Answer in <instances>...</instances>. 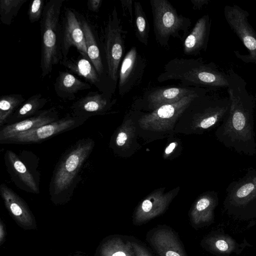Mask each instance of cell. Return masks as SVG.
<instances>
[{
	"label": "cell",
	"mask_w": 256,
	"mask_h": 256,
	"mask_svg": "<svg viewBox=\"0 0 256 256\" xmlns=\"http://www.w3.org/2000/svg\"><path fill=\"white\" fill-rule=\"evenodd\" d=\"M121 20L116 6L108 16L104 34V50L109 78L116 84L119 66L124 52V36Z\"/></svg>",
	"instance_id": "7"
},
{
	"label": "cell",
	"mask_w": 256,
	"mask_h": 256,
	"mask_svg": "<svg viewBox=\"0 0 256 256\" xmlns=\"http://www.w3.org/2000/svg\"><path fill=\"white\" fill-rule=\"evenodd\" d=\"M192 8L194 10H200L202 7L209 2L208 0H190Z\"/></svg>",
	"instance_id": "34"
},
{
	"label": "cell",
	"mask_w": 256,
	"mask_h": 256,
	"mask_svg": "<svg viewBox=\"0 0 256 256\" xmlns=\"http://www.w3.org/2000/svg\"><path fill=\"white\" fill-rule=\"evenodd\" d=\"M112 102L104 94L90 92L78 99L70 106L72 114L88 118L100 114L107 110Z\"/></svg>",
	"instance_id": "14"
},
{
	"label": "cell",
	"mask_w": 256,
	"mask_h": 256,
	"mask_svg": "<svg viewBox=\"0 0 256 256\" xmlns=\"http://www.w3.org/2000/svg\"><path fill=\"white\" fill-rule=\"evenodd\" d=\"M79 18L85 37L88 57L101 76L104 73V66L95 35L88 22L84 18Z\"/></svg>",
	"instance_id": "24"
},
{
	"label": "cell",
	"mask_w": 256,
	"mask_h": 256,
	"mask_svg": "<svg viewBox=\"0 0 256 256\" xmlns=\"http://www.w3.org/2000/svg\"><path fill=\"white\" fill-rule=\"evenodd\" d=\"M227 87L230 108L216 134L226 147L248 156L256 154L254 111L255 101L246 90L245 81L232 70Z\"/></svg>",
	"instance_id": "1"
},
{
	"label": "cell",
	"mask_w": 256,
	"mask_h": 256,
	"mask_svg": "<svg viewBox=\"0 0 256 256\" xmlns=\"http://www.w3.org/2000/svg\"><path fill=\"white\" fill-rule=\"evenodd\" d=\"M204 89L190 86L159 88L148 93L146 100L150 107L156 110L164 105L178 102L186 96Z\"/></svg>",
	"instance_id": "16"
},
{
	"label": "cell",
	"mask_w": 256,
	"mask_h": 256,
	"mask_svg": "<svg viewBox=\"0 0 256 256\" xmlns=\"http://www.w3.org/2000/svg\"><path fill=\"white\" fill-rule=\"evenodd\" d=\"M156 40L161 46H166L171 37L182 40L191 26L190 20L178 14L167 0H150Z\"/></svg>",
	"instance_id": "5"
},
{
	"label": "cell",
	"mask_w": 256,
	"mask_h": 256,
	"mask_svg": "<svg viewBox=\"0 0 256 256\" xmlns=\"http://www.w3.org/2000/svg\"><path fill=\"white\" fill-rule=\"evenodd\" d=\"M94 146L92 138H83L62 156L54 169L50 184V194L54 202H65L72 196L80 180V172Z\"/></svg>",
	"instance_id": "2"
},
{
	"label": "cell",
	"mask_w": 256,
	"mask_h": 256,
	"mask_svg": "<svg viewBox=\"0 0 256 256\" xmlns=\"http://www.w3.org/2000/svg\"><path fill=\"white\" fill-rule=\"evenodd\" d=\"M4 226L2 224L0 223V244H2V242L4 240Z\"/></svg>",
	"instance_id": "37"
},
{
	"label": "cell",
	"mask_w": 256,
	"mask_h": 256,
	"mask_svg": "<svg viewBox=\"0 0 256 256\" xmlns=\"http://www.w3.org/2000/svg\"><path fill=\"white\" fill-rule=\"evenodd\" d=\"M59 119L55 108L41 110L35 116L0 128V142L14 135L30 130Z\"/></svg>",
	"instance_id": "13"
},
{
	"label": "cell",
	"mask_w": 256,
	"mask_h": 256,
	"mask_svg": "<svg viewBox=\"0 0 256 256\" xmlns=\"http://www.w3.org/2000/svg\"><path fill=\"white\" fill-rule=\"evenodd\" d=\"M205 244L208 249L221 256H226L236 251L238 244L226 234H216L206 238Z\"/></svg>",
	"instance_id": "25"
},
{
	"label": "cell",
	"mask_w": 256,
	"mask_h": 256,
	"mask_svg": "<svg viewBox=\"0 0 256 256\" xmlns=\"http://www.w3.org/2000/svg\"><path fill=\"white\" fill-rule=\"evenodd\" d=\"M226 20L231 29L236 34L249 54L237 57L246 63H256V32L248 22V12L236 5L226 6L224 8Z\"/></svg>",
	"instance_id": "10"
},
{
	"label": "cell",
	"mask_w": 256,
	"mask_h": 256,
	"mask_svg": "<svg viewBox=\"0 0 256 256\" xmlns=\"http://www.w3.org/2000/svg\"><path fill=\"white\" fill-rule=\"evenodd\" d=\"M47 102L48 100L40 94L31 96L16 110L6 124L16 123L35 116L42 110Z\"/></svg>",
	"instance_id": "23"
},
{
	"label": "cell",
	"mask_w": 256,
	"mask_h": 256,
	"mask_svg": "<svg viewBox=\"0 0 256 256\" xmlns=\"http://www.w3.org/2000/svg\"><path fill=\"white\" fill-rule=\"evenodd\" d=\"M224 206L234 214H256V169L248 168L242 177L228 185Z\"/></svg>",
	"instance_id": "6"
},
{
	"label": "cell",
	"mask_w": 256,
	"mask_h": 256,
	"mask_svg": "<svg viewBox=\"0 0 256 256\" xmlns=\"http://www.w3.org/2000/svg\"><path fill=\"white\" fill-rule=\"evenodd\" d=\"M22 95L10 94L0 98V127L6 125L16 110L25 101Z\"/></svg>",
	"instance_id": "28"
},
{
	"label": "cell",
	"mask_w": 256,
	"mask_h": 256,
	"mask_svg": "<svg viewBox=\"0 0 256 256\" xmlns=\"http://www.w3.org/2000/svg\"><path fill=\"white\" fill-rule=\"evenodd\" d=\"M88 119L85 117L68 114L50 124L11 136L0 143L30 144L41 142L82 125Z\"/></svg>",
	"instance_id": "8"
},
{
	"label": "cell",
	"mask_w": 256,
	"mask_h": 256,
	"mask_svg": "<svg viewBox=\"0 0 256 256\" xmlns=\"http://www.w3.org/2000/svg\"><path fill=\"white\" fill-rule=\"evenodd\" d=\"M100 252L101 256H136L132 242L118 237L106 241Z\"/></svg>",
	"instance_id": "26"
},
{
	"label": "cell",
	"mask_w": 256,
	"mask_h": 256,
	"mask_svg": "<svg viewBox=\"0 0 256 256\" xmlns=\"http://www.w3.org/2000/svg\"><path fill=\"white\" fill-rule=\"evenodd\" d=\"M64 0H50L40 20L41 76L50 74L54 66L62 60L60 18Z\"/></svg>",
	"instance_id": "4"
},
{
	"label": "cell",
	"mask_w": 256,
	"mask_h": 256,
	"mask_svg": "<svg viewBox=\"0 0 256 256\" xmlns=\"http://www.w3.org/2000/svg\"><path fill=\"white\" fill-rule=\"evenodd\" d=\"M28 0H0V20L1 22L10 26L22 5Z\"/></svg>",
	"instance_id": "29"
},
{
	"label": "cell",
	"mask_w": 256,
	"mask_h": 256,
	"mask_svg": "<svg viewBox=\"0 0 256 256\" xmlns=\"http://www.w3.org/2000/svg\"><path fill=\"white\" fill-rule=\"evenodd\" d=\"M146 66V60L134 46L124 57L118 72V94L122 96L138 86Z\"/></svg>",
	"instance_id": "11"
},
{
	"label": "cell",
	"mask_w": 256,
	"mask_h": 256,
	"mask_svg": "<svg viewBox=\"0 0 256 256\" xmlns=\"http://www.w3.org/2000/svg\"><path fill=\"white\" fill-rule=\"evenodd\" d=\"M56 94L66 100H74L76 94L79 91L90 89V84L82 81L72 74L66 71H60L54 84Z\"/></svg>",
	"instance_id": "19"
},
{
	"label": "cell",
	"mask_w": 256,
	"mask_h": 256,
	"mask_svg": "<svg viewBox=\"0 0 256 256\" xmlns=\"http://www.w3.org/2000/svg\"><path fill=\"white\" fill-rule=\"evenodd\" d=\"M60 63L72 73L83 78L90 84L100 88V76L88 58L82 56L76 60L66 58H63Z\"/></svg>",
	"instance_id": "20"
},
{
	"label": "cell",
	"mask_w": 256,
	"mask_h": 256,
	"mask_svg": "<svg viewBox=\"0 0 256 256\" xmlns=\"http://www.w3.org/2000/svg\"><path fill=\"white\" fill-rule=\"evenodd\" d=\"M120 2L122 6L123 10H128L130 16V22L131 24H132L134 15L132 8L133 1L132 0H121Z\"/></svg>",
	"instance_id": "33"
},
{
	"label": "cell",
	"mask_w": 256,
	"mask_h": 256,
	"mask_svg": "<svg viewBox=\"0 0 256 256\" xmlns=\"http://www.w3.org/2000/svg\"><path fill=\"white\" fill-rule=\"evenodd\" d=\"M127 139L126 134L124 132H120L116 138V144L118 146H122Z\"/></svg>",
	"instance_id": "35"
},
{
	"label": "cell",
	"mask_w": 256,
	"mask_h": 256,
	"mask_svg": "<svg viewBox=\"0 0 256 256\" xmlns=\"http://www.w3.org/2000/svg\"><path fill=\"white\" fill-rule=\"evenodd\" d=\"M211 21L208 15H204L196 21L192 30L185 38L183 50L187 55H196L206 50L208 41Z\"/></svg>",
	"instance_id": "15"
},
{
	"label": "cell",
	"mask_w": 256,
	"mask_h": 256,
	"mask_svg": "<svg viewBox=\"0 0 256 256\" xmlns=\"http://www.w3.org/2000/svg\"><path fill=\"white\" fill-rule=\"evenodd\" d=\"M228 79V75L220 71L214 63H206L202 58H178L169 60L157 78L160 82L178 80L184 86L213 89L227 88Z\"/></svg>",
	"instance_id": "3"
},
{
	"label": "cell",
	"mask_w": 256,
	"mask_h": 256,
	"mask_svg": "<svg viewBox=\"0 0 256 256\" xmlns=\"http://www.w3.org/2000/svg\"><path fill=\"white\" fill-rule=\"evenodd\" d=\"M218 203V198L216 194H208L200 198L191 212L192 223L198 226L212 222Z\"/></svg>",
	"instance_id": "21"
},
{
	"label": "cell",
	"mask_w": 256,
	"mask_h": 256,
	"mask_svg": "<svg viewBox=\"0 0 256 256\" xmlns=\"http://www.w3.org/2000/svg\"><path fill=\"white\" fill-rule=\"evenodd\" d=\"M46 4L44 0H34L30 1L28 15L31 24H33L40 20Z\"/></svg>",
	"instance_id": "30"
},
{
	"label": "cell",
	"mask_w": 256,
	"mask_h": 256,
	"mask_svg": "<svg viewBox=\"0 0 256 256\" xmlns=\"http://www.w3.org/2000/svg\"><path fill=\"white\" fill-rule=\"evenodd\" d=\"M72 46L76 48L81 56L88 58L79 16L72 9L66 8L61 23V47L63 58H67Z\"/></svg>",
	"instance_id": "12"
},
{
	"label": "cell",
	"mask_w": 256,
	"mask_h": 256,
	"mask_svg": "<svg viewBox=\"0 0 256 256\" xmlns=\"http://www.w3.org/2000/svg\"><path fill=\"white\" fill-rule=\"evenodd\" d=\"M168 204V199L166 198H152L146 199L134 216V224L140 225L158 216L164 211Z\"/></svg>",
	"instance_id": "22"
},
{
	"label": "cell",
	"mask_w": 256,
	"mask_h": 256,
	"mask_svg": "<svg viewBox=\"0 0 256 256\" xmlns=\"http://www.w3.org/2000/svg\"><path fill=\"white\" fill-rule=\"evenodd\" d=\"M136 256H152L148 250L143 246L136 242H132Z\"/></svg>",
	"instance_id": "31"
},
{
	"label": "cell",
	"mask_w": 256,
	"mask_h": 256,
	"mask_svg": "<svg viewBox=\"0 0 256 256\" xmlns=\"http://www.w3.org/2000/svg\"><path fill=\"white\" fill-rule=\"evenodd\" d=\"M19 156L11 150H6L4 155L7 171L14 184L26 192L40 193V177L36 166L28 162V152Z\"/></svg>",
	"instance_id": "9"
},
{
	"label": "cell",
	"mask_w": 256,
	"mask_h": 256,
	"mask_svg": "<svg viewBox=\"0 0 256 256\" xmlns=\"http://www.w3.org/2000/svg\"><path fill=\"white\" fill-rule=\"evenodd\" d=\"M150 240L159 256H186L178 236L170 229L160 228L156 230Z\"/></svg>",
	"instance_id": "17"
},
{
	"label": "cell",
	"mask_w": 256,
	"mask_h": 256,
	"mask_svg": "<svg viewBox=\"0 0 256 256\" xmlns=\"http://www.w3.org/2000/svg\"><path fill=\"white\" fill-rule=\"evenodd\" d=\"M0 194L8 211L24 226H32L33 216L25 202L5 184L0 185Z\"/></svg>",
	"instance_id": "18"
},
{
	"label": "cell",
	"mask_w": 256,
	"mask_h": 256,
	"mask_svg": "<svg viewBox=\"0 0 256 256\" xmlns=\"http://www.w3.org/2000/svg\"><path fill=\"white\" fill-rule=\"evenodd\" d=\"M102 2V0H88L87 2V6L88 10L92 12H98L101 6Z\"/></svg>",
	"instance_id": "32"
},
{
	"label": "cell",
	"mask_w": 256,
	"mask_h": 256,
	"mask_svg": "<svg viewBox=\"0 0 256 256\" xmlns=\"http://www.w3.org/2000/svg\"><path fill=\"white\" fill-rule=\"evenodd\" d=\"M134 2L135 34L138 40L146 46L150 30V25L140 2L137 1Z\"/></svg>",
	"instance_id": "27"
},
{
	"label": "cell",
	"mask_w": 256,
	"mask_h": 256,
	"mask_svg": "<svg viewBox=\"0 0 256 256\" xmlns=\"http://www.w3.org/2000/svg\"><path fill=\"white\" fill-rule=\"evenodd\" d=\"M176 144L175 142H172L168 146L165 150V153L166 154H169L172 152L173 150L175 148Z\"/></svg>",
	"instance_id": "36"
}]
</instances>
